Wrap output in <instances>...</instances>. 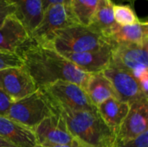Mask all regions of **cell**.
Listing matches in <instances>:
<instances>
[{"mask_svg": "<svg viewBox=\"0 0 148 147\" xmlns=\"http://www.w3.org/2000/svg\"><path fill=\"white\" fill-rule=\"evenodd\" d=\"M16 54L38 89L64 81L75 83L85 90L90 75L79 69L54 48L36 43L29 38Z\"/></svg>", "mask_w": 148, "mask_h": 147, "instance_id": "obj_1", "label": "cell"}, {"mask_svg": "<svg viewBox=\"0 0 148 147\" xmlns=\"http://www.w3.org/2000/svg\"><path fill=\"white\" fill-rule=\"evenodd\" d=\"M64 120L73 137L85 147H115L116 134L95 110H53Z\"/></svg>", "mask_w": 148, "mask_h": 147, "instance_id": "obj_2", "label": "cell"}, {"mask_svg": "<svg viewBox=\"0 0 148 147\" xmlns=\"http://www.w3.org/2000/svg\"><path fill=\"white\" fill-rule=\"evenodd\" d=\"M106 45L111 44L104 36L82 24L58 30L51 42V47L59 53H82L96 50Z\"/></svg>", "mask_w": 148, "mask_h": 147, "instance_id": "obj_3", "label": "cell"}, {"mask_svg": "<svg viewBox=\"0 0 148 147\" xmlns=\"http://www.w3.org/2000/svg\"><path fill=\"white\" fill-rule=\"evenodd\" d=\"M53 110H95L86 91L75 83L58 81L38 89Z\"/></svg>", "mask_w": 148, "mask_h": 147, "instance_id": "obj_4", "label": "cell"}, {"mask_svg": "<svg viewBox=\"0 0 148 147\" xmlns=\"http://www.w3.org/2000/svg\"><path fill=\"white\" fill-rule=\"evenodd\" d=\"M79 24L74 17L70 7L64 4L48 6L38 26L29 34V39L36 43L51 47L55 34L62 29Z\"/></svg>", "mask_w": 148, "mask_h": 147, "instance_id": "obj_5", "label": "cell"}, {"mask_svg": "<svg viewBox=\"0 0 148 147\" xmlns=\"http://www.w3.org/2000/svg\"><path fill=\"white\" fill-rule=\"evenodd\" d=\"M53 114V111L42 94L37 90L32 94L11 104L5 116L34 129L42 120Z\"/></svg>", "mask_w": 148, "mask_h": 147, "instance_id": "obj_6", "label": "cell"}, {"mask_svg": "<svg viewBox=\"0 0 148 147\" xmlns=\"http://www.w3.org/2000/svg\"><path fill=\"white\" fill-rule=\"evenodd\" d=\"M110 62L131 72L138 80L143 73L148 71V43L114 45Z\"/></svg>", "mask_w": 148, "mask_h": 147, "instance_id": "obj_7", "label": "cell"}, {"mask_svg": "<svg viewBox=\"0 0 148 147\" xmlns=\"http://www.w3.org/2000/svg\"><path fill=\"white\" fill-rule=\"evenodd\" d=\"M33 132L38 146H56L80 144L69 131L62 117L57 113H53L52 115L42 120L33 129Z\"/></svg>", "mask_w": 148, "mask_h": 147, "instance_id": "obj_8", "label": "cell"}, {"mask_svg": "<svg viewBox=\"0 0 148 147\" xmlns=\"http://www.w3.org/2000/svg\"><path fill=\"white\" fill-rule=\"evenodd\" d=\"M102 73L112 84L118 100L130 105L137 101L148 98L142 92L138 80L131 72L110 62Z\"/></svg>", "mask_w": 148, "mask_h": 147, "instance_id": "obj_9", "label": "cell"}, {"mask_svg": "<svg viewBox=\"0 0 148 147\" xmlns=\"http://www.w3.org/2000/svg\"><path fill=\"white\" fill-rule=\"evenodd\" d=\"M0 89L13 102L38 90L33 79L23 66L0 70Z\"/></svg>", "mask_w": 148, "mask_h": 147, "instance_id": "obj_10", "label": "cell"}, {"mask_svg": "<svg viewBox=\"0 0 148 147\" xmlns=\"http://www.w3.org/2000/svg\"><path fill=\"white\" fill-rule=\"evenodd\" d=\"M148 98L130 104L129 111L116 135V142L127 141L148 131Z\"/></svg>", "mask_w": 148, "mask_h": 147, "instance_id": "obj_11", "label": "cell"}, {"mask_svg": "<svg viewBox=\"0 0 148 147\" xmlns=\"http://www.w3.org/2000/svg\"><path fill=\"white\" fill-rule=\"evenodd\" d=\"M112 45L82 53H60L82 71L92 75L102 72L110 63Z\"/></svg>", "mask_w": 148, "mask_h": 147, "instance_id": "obj_12", "label": "cell"}, {"mask_svg": "<svg viewBox=\"0 0 148 147\" xmlns=\"http://www.w3.org/2000/svg\"><path fill=\"white\" fill-rule=\"evenodd\" d=\"M29 36L15 15L7 16L0 25V51L16 54Z\"/></svg>", "mask_w": 148, "mask_h": 147, "instance_id": "obj_13", "label": "cell"}, {"mask_svg": "<svg viewBox=\"0 0 148 147\" xmlns=\"http://www.w3.org/2000/svg\"><path fill=\"white\" fill-rule=\"evenodd\" d=\"M0 136L16 147H35L36 139L32 129L0 115Z\"/></svg>", "mask_w": 148, "mask_h": 147, "instance_id": "obj_14", "label": "cell"}, {"mask_svg": "<svg viewBox=\"0 0 148 147\" xmlns=\"http://www.w3.org/2000/svg\"><path fill=\"white\" fill-rule=\"evenodd\" d=\"M15 8V16L29 34L38 26L43 16L42 0H8Z\"/></svg>", "mask_w": 148, "mask_h": 147, "instance_id": "obj_15", "label": "cell"}, {"mask_svg": "<svg viewBox=\"0 0 148 147\" xmlns=\"http://www.w3.org/2000/svg\"><path fill=\"white\" fill-rule=\"evenodd\" d=\"M108 42L114 46L120 43L143 45L148 43L147 22H140L131 25H116L108 37Z\"/></svg>", "mask_w": 148, "mask_h": 147, "instance_id": "obj_16", "label": "cell"}, {"mask_svg": "<svg viewBox=\"0 0 148 147\" xmlns=\"http://www.w3.org/2000/svg\"><path fill=\"white\" fill-rule=\"evenodd\" d=\"M129 108V104L116 98H110L97 107L98 113L101 119L116 135Z\"/></svg>", "mask_w": 148, "mask_h": 147, "instance_id": "obj_17", "label": "cell"}, {"mask_svg": "<svg viewBox=\"0 0 148 147\" xmlns=\"http://www.w3.org/2000/svg\"><path fill=\"white\" fill-rule=\"evenodd\" d=\"M112 0H100L88 25L89 29L101 35L107 40L113 29L117 25L114 16Z\"/></svg>", "mask_w": 148, "mask_h": 147, "instance_id": "obj_18", "label": "cell"}, {"mask_svg": "<svg viewBox=\"0 0 148 147\" xmlns=\"http://www.w3.org/2000/svg\"><path fill=\"white\" fill-rule=\"evenodd\" d=\"M85 91L90 101L96 107L110 98H116L112 84L102 72L90 75Z\"/></svg>", "mask_w": 148, "mask_h": 147, "instance_id": "obj_19", "label": "cell"}, {"mask_svg": "<svg viewBox=\"0 0 148 147\" xmlns=\"http://www.w3.org/2000/svg\"><path fill=\"white\" fill-rule=\"evenodd\" d=\"M100 0H70V10L79 24L88 26Z\"/></svg>", "mask_w": 148, "mask_h": 147, "instance_id": "obj_20", "label": "cell"}, {"mask_svg": "<svg viewBox=\"0 0 148 147\" xmlns=\"http://www.w3.org/2000/svg\"><path fill=\"white\" fill-rule=\"evenodd\" d=\"M114 16L115 23L121 26L131 25L140 23V20L130 5L115 4L113 5Z\"/></svg>", "mask_w": 148, "mask_h": 147, "instance_id": "obj_21", "label": "cell"}, {"mask_svg": "<svg viewBox=\"0 0 148 147\" xmlns=\"http://www.w3.org/2000/svg\"><path fill=\"white\" fill-rule=\"evenodd\" d=\"M21 66H23V62L17 54L0 51V70Z\"/></svg>", "mask_w": 148, "mask_h": 147, "instance_id": "obj_22", "label": "cell"}, {"mask_svg": "<svg viewBox=\"0 0 148 147\" xmlns=\"http://www.w3.org/2000/svg\"><path fill=\"white\" fill-rule=\"evenodd\" d=\"M115 147H148V131L134 139L116 142Z\"/></svg>", "mask_w": 148, "mask_h": 147, "instance_id": "obj_23", "label": "cell"}, {"mask_svg": "<svg viewBox=\"0 0 148 147\" xmlns=\"http://www.w3.org/2000/svg\"><path fill=\"white\" fill-rule=\"evenodd\" d=\"M14 14V6L8 0H0V25L3 23V22L7 16Z\"/></svg>", "mask_w": 148, "mask_h": 147, "instance_id": "obj_24", "label": "cell"}, {"mask_svg": "<svg viewBox=\"0 0 148 147\" xmlns=\"http://www.w3.org/2000/svg\"><path fill=\"white\" fill-rule=\"evenodd\" d=\"M13 101L0 89V115H6Z\"/></svg>", "mask_w": 148, "mask_h": 147, "instance_id": "obj_25", "label": "cell"}, {"mask_svg": "<svg viewBox=\"0 0 148 147\" xmlns=\"http://www.w3.org/2000/svg\"><path fill=\"white\" fill-rule=\"evenodd\" d=\"M142 92L148 96V71L143 73L138 79Z\"/></svg>", "mask_w": 148, "mask_h": 147, "instance_id": "obj_26", "label": "cell"}, {"mask_svg": "<svg viewBox=\"0 0 148 147\" xmlns=\"http://www.w3.org/2000/svg\"><path fill=\"white\" fill-rule=\"evenodd\" d=\"M43 9L45 10L48 6L53 5V4H64L67 6H69L70 0H42Z\"/></svg>", "mask_w": 148, "mask_h": 147, "instance_id": "obj_27", "label": "cell"}, {"mask_svg": "<svg viewBox=\"0 0 148 147\" xmlns=\"http://www.w3.org/2000/svg\"><path fill=\"white\" fill-rule=\"evenodd\" d=\"M0 147H16L0 136Z\"/></svg>", "mask_w": 148, "mask_h": 147, "instance_id": "obj_28", "label": "cell"}, {"mask_svg": "<svg viewBox=\"0 0 148 147\" xmlns=\"http://www.w3.org/2000/svg\"><path fill=\"white\" fill-rule=\"evenodd\" d=\"M35 147H85L81 144H75V145H66V146H42L36 145Z\"/></svg>", "mask_w": 148, "mask_h": 147, "instance_id": "obj_29", "label": "cell"}, {"mask_svg": "<svg viewBox=\"0 0 148 147\" xmlns=\"http://www.w3.org/2000/svg\"><path fill=\"white\" fill-rule=\"evenodd\" d=\"M119 1H121V2H127V3H131V4H134L135 2H137L138 0H119Z\"/></svg>", "mask_w": 148, "mask_h": 147, "instance_id": "obj_30", "label": "cell"}]
</instances>
